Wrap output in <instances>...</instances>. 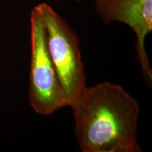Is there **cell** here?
<instances>
[{
    "label": "cell",
    "mask_w": 152,
    "mask_h": 152,
    "mask_svg": "<svg viewBox=\"0 0 152 152\" xmlns=\"http://www.w3.org/2000/svg\"><path fill=\"white\" fill-rule=\"evenodd\" d=\"M70 106L83 152H140L138 102L122 86L103 82L85 89Z\"/></svg>",
    "instance_id": "6da1fadb"
},
{
    "label": "cell",
    "mask_w": 152,
    "mask_h": 152,
    "mask_svg": "<svg viewBox=\"0 0 152 152\" xmlns=\"http://www.w3.org/2000/svg\"><path fill=\"white\" fill-rule=\"evenodd\" d=\"M75 1H77V2H80L82 0H75Z\"/></svg>",
    "instance_id": "5b68a950"
},
{
    "label": "cell",
    "mask_w": 152,
    "mask_h": 152,
    "mask_svg": "<svg viewBox=\"0 0 152 152\" xmlns=\"http://www.w3.org/2000/svg\"><path fill=\"white\" fill-rule=\"evenodd\" d=\"M96 11L106 25L121 22L132 30L136 36L137 58L144 79L151 86L152 69L145 40L152 31V0H96Z\"/></svg>",
    "instance_id": "277c9868"
},
{
    "label": "cell",
    "mask_w": 152,
    "mask_h": 152,
    "mask_svg": "<svg viewBox=\"0 0 152 152\" xmlns=\"http://www.w3.org/2000/svg\"><path fill=\"white\" fill-rule=\"evenodd\" d=\"M30 26L31 61L28 98L36 113L49 115L68 104L49 55L45 25L37 7L31 12Z\"/></svg>",
    "instance_id": "3957f363"
},
{
    "label": "cell",
    "mask_w": 152,
    "mask_h": 152,
    "mask_svg": "<svg viewBox=\"0 0 152 152\" xmlns=\"http://www.w3.org/2000/svg\"><path fill=\"white\" fill-rule=\"evenodd\" d=\"M36 7L45 25L49 55L70 106L86 87L78 37L50 5L40 3Z\"/></svg>",
    "instance_id": "7a4b0ae2"
}]
</instances>
